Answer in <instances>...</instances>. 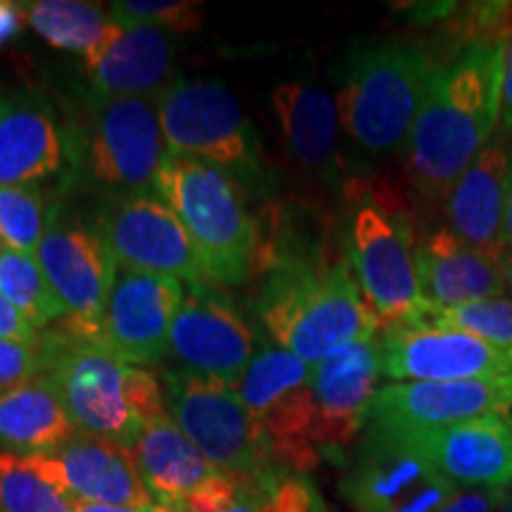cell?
<instances>
[{
	"mask_svg": "<svg viewBox=\"0 0 512 512\" xmlns=\"http://www.w3.org/2000/svg\"><path fill=\"white\" fill-rule=\"evenodd\" d=\"M441 64L432 48L401 38L358 43L339 69V124L358 150L392 157L406 150Z\"/></svg>",
	"mask_w": 512,
	"mask_h": 512,
	"instance_id": "3957f363",
	"label": "cell"
},
{
	"mask_svg": "<svg viewBox=\"0 0 512 512\" xmlns=\"http://www.w3.org/2000/svg\"><path fill=\"white\" fill-rule=\"evenodd\" d=\"M46 370L41 342L24 344L0 339V394L34 380Z\"/></svg>",
	"mask_w": 512,
	"mask_h": 512,
	"instance_id": "d590c367",
	"label": "cell"
},
{
	"mask_svg": "<svg viewBox=\"0 0 512 512\" xmlns=\"http://www.w3.org/2000/svg\"><path fill=\"white\" fill-rule=\"evenodd\" d=\"M259 486L264 491L266 512H330L306 475L278 470Z\"/></svg>",
	"mask_w": 512,
	"mask_h": 512,
	"instance_id": "e575fe53",
	"label": "cell"
},
{
	"mask_svg": "<svg viewBox=\"0 0 512 512\" xmlns=\"http://www.w3.org/2000/svg\"><path fill=\"white\" fill-rule=\"evenodd\" d=\"M235 392L268 441L275 463L297 475L320 463L323 456L313 441L316 411L309 363L264 339Z\"/></svg>",
	"mask_w": 512,
	"mask_h": 512,
	"instance_id": "ba28073f",
	"label": "cell"
},
{
	"mask_svg": "<svg viewBox=\"0 0 512 512\" xmlns=\"http://www.w3.org/2000/svg\"><path fill=\"white\" fill-rule=\"evenodd\" d=\"M36 261L67 311L60 320L64 328L105 342L102 323L117 261L107 249L100 228L69 216L55 202L48 211V226L36 249Z\"/></svg>",
	"mask_w": 512,
	"mask_h": 512,
	"instance_id": "8fae6325",
	"label": "cell"
},
{
	"mask_svg": "<svg viewBox=\"0 0 512 512\" xmlns=\"http://www.w3.org/2000/svg\"><path fill=\"white\" fill-rule=\"evenodd\" d=\"M382 377L377 337L342 347L311 368V396L316 422L313 441L320 456L342 458L366 430L370 403Z\"/></svg>",
	"mask_w": 512,
	"mask_h": 512,
	"instance_id": "2e32d148",
	"label": "cell"
},
{
	"mask_svg": "<svg viewBox=\"0 0 512 512\" xmlns=\"http://www.w3.org/2000/svg\"><path fill=\"white\" fill-rule=\"evenodd\" d=\"M501 512H512V491H510V494H505L503 505H501Z\"/></svg>",
	"mask_w": 512,
	"mask_h": 512,
	"instance_id": "bcb514c9",
	"label": "cell"
},
{
	"mask_svg": "<svg viewBox=\"0 0 512 512\" xmlns=\"http://www.w3.org/2000/svg\"><path fill=\"white\" fill-rule=\"evenodd\" d=\"M503 249H512V190H510V200H508V211H505Z\"/></svg>",
	"mask_w": 512,
	"mask_h": 512,
	"instance_id": "7bdbcfd3",
	"label": "cell"
},
{
	"mask_svg": "<svg viewBox=\"0 0 512 512\" xmlns=\"http://www.w3.org/2000/svg\"><path fill=\"white\" fill-rule=\"evenodd\" d=\"M29 465L72 501L150 508L155 498L140 479L131 451L117 441L76 432L67 444Z\"/></svg>",
	"mask_w": 512,
	"mask_h": 512,
	"instance_id": "d6986e66",
	"label": "cell"
},
{
	"mask_svg": "<svg viewBox=\"0 0 512 512\" xmlns=\"http://www.w3.org/2000/svg\"><path fill=\"white\" fill-rule=\"evenodd\" d=\"M169 152L204 159L230 176L259 169V138L221 81L174 79L157 95Z\"/></svg>",
	"mask_w": 512,
	"mask_h": 512,
	"instance_id": "30bf717a",
	"label": "cell"
},
{
	"mask_svg": "<svg viewBox=\"0 0 512 512\" xmlns=\"http://www.w3.org/2000/svg\"><path fill=\"white\" fill-rule=\"evenodd\" d=\"M271 102L294 162L332 188L342 185V124L330 93L311 81H287L275 88Z\"/></svg>",
	"mask_w": 512,
	"mask_h": 512,
	"instance_id": "d4e9b609",
	"label": "cell"
},
{
	"mask_svg": "<svg viewBox=\"0 0 512 512\" xmlns=\"http://www.w3.org/2000/svg\"><path fill=\"white\" fill-rule=\"evenodd\" d=\"M79 432L43 373L0 394V448L22 458L46 456Z\"/></svg>",
	"mask_w": 512,
	"mask_h": 512,
	"instance_id": "4316f807",
	"label": "cell"
},
{
	"mask_svg": "<svg viewBox=\"0 0 512 512\" xmlns=\"http://www.w3.org/2000/svg\"><path fill=\"white\" fill-rule=\"evenodd\" d=\"M512 399V375L458 382H389L377 389L366 425L418 432L501 413Z\"/></svg>",
	"mask_w": 512,
	"mask_h": 512,
	"instance_id": "ac0fdd59",
	"label": "cell"
},
{
	"mask_svg": "<svg viewBox=\"0 0 512 512\" xmlns=\"http://www.w3.org/2000/svg\"><path fill=\"white\" fill-rule=\"evenodd\" d=\"M512 190V138L496 136L444 195L446 228L467 245L501 252Z\"/></svg>",
	"mask_w": 512,
	"mask_h": 512,
	"instance_id": "7402d4cb",
	"label": "cell"
},
{
	"mask_svg": "<svg viewBox=\"0 0 512 512\" xmlns=\"http://www.w3.org/2000/svg\"><path fill=\"white\" fill-rule=\"evenodd\" d=\"M505 494L460 489L439 512H501Z\"/></svg>",
	"mask_w": 512,
	"mask_h": 512,
	"instance_id": "74e56055",
	"label": "cell"
},
{
	"mask_svg": "<svg viewBox=\"0 0 512 512\" xmlns=\"http://www.w3.org/2000/svg\"><path fill=\"white\" fill-rule=\"evenodd\" d=\"M69 131L34 91H12L0 100V188L38 185L55 176L69 155Z\"/></svg>",
	"mask_w": 512,
	"mask_h": 512,
	"instance_id": "603a6c76",
	"label": "cell"
},
{
	"mask_svg": "<svg viewBox=\"0 0 512 512\" xmlns=\"http://www.w3.org/2000/svg\"><path fill=\"white\" fill-rule=\"evenodd\" d=\"M95 181L121 192L155 185L166 147L157 98H100L88 102L83 136L74 143Z\"/></svg>",
	"mask_w": 512,
	"mask_h": 512,
	"instance_id": "7c38bea8",
	"label": "cell"
},
{
	"mask_svg": "<svg viewBox=\"0 0 512 512\" xmlns=\"http://www.w3.org/2000/svg\"><path fill=\"white\" fill-rule=\"evenodd\" d=\"M46 373L79 432L117 441L131 448L140 420L128 401V363L102 339H88L67 330L57 320L41 335Z\"/></svg>",
	"mask_w": 512,
	"mask_h": 512,
	"instance_id": "52a82bcc",
	"label": "cell"
},
{
	"mask_svg": "<svg viewBox=\"0 0 512 512\" xmlns=\"http://www.w3.org/2000/svg\"><path fill=\"white\" fill-rule=\"evenodd\" d=\"M498 133L512 138V29L505 38L503 53V86H501V119H498Z\"/></svg>",
	"mask_w": 512,
	"mask_h": 512,
	"instance_id": "f35d334b",
	"label": "cell"
},
{
	"mask_svg": "<svg viewBox=\"0 0 512 512\" xmlns=\"http://www.w3.org/2000/svg\"><path fill=\"white\" fill-rule=\"evenodd\" d=\"M256 316L278 347L313 368L342 347L380 332L347 256L283 261L261 273Z\"/></svg>",
	"mask_w": 512,
	"mask_h": 512,
	"instance_id": "7a4b0ae2",
	"label": "cell"
},
{
	"mask_svg": "<svg viewBox=\"0 0 512 512\" xmlns=\"http://www.w3.org/2000/svg\"><path fill=\"white\" fill-rule=\"evenodd\" d=\"M48 211L41 185L0 188V245L36 254L48 226Z\"/></svg>",
	"mask_w": 512,
	"mask_h": 512,
	"instance_id": "4dcf8cb0",
	"label": "cell"
},
{
	"mask_svg": "<svg viewBox=\"0 0 512 512\" xmlns=\"http://www.w3.org/2000/svg\"><path fill=\"white\" fill-rule=\"evenodd\" d=\"M0 294L34 328H46V325L67 316L62 302L38 266L36 254L3 247V254H0Z\"/></svg>",
	"mask_w": 512,
	"mask_h": 512,
	"instance_id": "f1b7e54d",
	"label": "cell"
},
{
	"mask_svg": "<svg viewBox=\"0 0 512 512\" xmlns=\"http://www.w3.org/2000/svg\"><path fill=\"white\" fill-rule=\"evenodd\" d=\"M24 22V3H12V0H0V48L10 46L15 38L22 34Z\"/></svg>",
	"mask_w": 512,
	"mask_h": 512,
	"instance_id": "ab89813d",
	"label": "cell"
},
{
	"mask_svg": "<svg viewBox=\"0 0 512 512\" xmlns=\"http://www.w3.org/2000/svg\"><path fill=\"white\" fill-rule=\"evenodd\" d=\"M501 415H503V420L508 422V425H510V430H512V399H510L508 403H505V406L501 408Z\"/></svg>",
	"mask_w": 512,
	"mask_h": 512,
	"instance_id": "ee69618b",
	"label": "cell"
},
{
	"mask_svg": "<svg viewBox=\"0 0 512 512\" xmlns=\"http://www.w3.org/2000/svg\"><path fill=\"white\" fill-rule=\"evenodd\" d=\"M150 508H152V505H150ZM150 508H131V505H107V503L74 501L72 512H150Z\"/></svg>",
	"mask_w": 512,
	"mask_h": 512,
	"instance_id": "60d3db41",
	"label": "cell"
},
{
	"mask_svg": "<svg viewBox=\"0 0 512 512\" xmlns=\"http://www.w3.org/2000/svg\"><path fill=\"white\" fill-rule=\"evenodd\" d=\"M164 389L169 415L216 472L261 484L285 470L273 460L233 384L178 368L166 370Z\"/></svg>",
	"mask_w": 512,
	"mask_h": 512,
	"instance_id": "8992f818",
	"label": "cell"
},
{
	"mask_svg": "<svg viewBox=\"0 0 512 512\" xmlns=\"http://www.w3.org/2000/svg\"><path fill=\"white\" fill-rule=\"evenodd\" d=\"M501 261H503V278H505V297L512 299V249H503Z\"/></svg>",
	"mask_w": 512,
	"mask_h": 512,
	"instance_id": "b9f144b4",
	"label": "cell"
},
{
	"mask_svg": "<svg viewBox=\"0 0 512 512\" xmlns=\"http://www.w3.org/2000/svg\"><path fill=\"white\" fill-rule=\"evenodd\" d=\"M152 188L188 230L207 280L226 287L245 283L254 264L256 228L233 176L204 159L169 152Z\"/></svg>",
	"mask_w": 512,
	"mask_h": 512,
	"instance_id": "5b68a950",
	"label": "cell"
},
{
	"mask_svg": "<svg viewBox=\"0 0 512 512\" xmlns=\"http://www.w3.org/2000/svg\"><path fill=\"white\" fill-rule=\"evenodd\" d=\"M344 256L380 330L418 318L427 304L418 278V240L411 214L389 190L347 183Z\"/></svg>",
	"mask_w": 512,
	"mask_h": 512,
	"instance_id": "277c9868",
	"label": "cell"
},
{
	"mask_svg": "<svg viewBox=\"0 0 512 512\" xmlns=\"http://www.w3.org/2000/svg\"><path fill=\"white\" fill-rule=\"evenodd\" d=\"M95 226L119 268L204 285L202 259L176 211L150 192H117L102 204Z\"/></svg>",
	"mask_w": 512,
	"mask_h": 512,
	"instance_id": "4fadbf2b",
	"label": "cell"
},
{
	"mask_svg": "<svg viewBox=\"0 0 512 512\" xmlns=\"http://www.w3.org/2000/svg\"><path fill=\"white\" fill-rule=\"evenodd\" d=\"M339 491L356 512H439L460 489L406 432L366 425Z\"/></svg>",
	"mask_w": 512,
	"mask_h": 512,
	"instance_id": "9c48e42d",
	"label": "cell"
},
{
	"mask_svg": "<svg viewBox=\"0 0 512 512\" xmlns=\"http://www.w3.org/2000/svg\"><path fill=\"white\" fill-rule=\"evenodd\" d=\"M166 354L183 370L238 384L256 354V332L226 294L190 285L178 309Z\"/></svg>",
	"mask_w": 512,
	"mask_h": 512,
	"instance_id": "9a60e30c",
	"label": "cell"
},
{
	"mask_svg": "<svg viewBox=\"0 0 512 512\" xmlns=\"http://www.w3.org/2000/svg\"><path fill=\"white\" fill-rule=\"evenodd\" d=\"M128 451L150 496L162 505L181 503L216 475L171 415L145 425Z\"/></svg>",
	"mask_w": 512,
	"mask_h": 512,
	"instance_id": "484cf974",
	"label": "cell"
},
{
	"mask_svg": "<svg viewBox=\"0 0 512 512\" xmlns=\"http://www.w3.org/2000/svg\"><path fill=\"white\" fill-rule=\"evenodd\" d=\"M0 339L24 344H36L38 339H41L34 325H31L29 320L3 297V294H0Z\"/></svg>",
	"mask_w": 512,
	"mask_h": 512,
	"instance_id": "8d00e7d4",
	"label": "cell"
},
{
	"mask_svg": "<svg viewBox=\"0 0 512 512\" xmlns=\"http://www.w3.org/2000/svg\"><path fill=\"white\" fill-rule=\"evenodd\" d=\"M178 512H266L264 491L252 479L216 472L188 498L171 505Z\"/></svg>",
	"mask_w": 512,
	"mask_h": 512,
	"instance_id": "d6a6232c",
	"label": "cell"
},
{
	"mask_svg": "<svg viewBox=\"0 0 512 512\" xmlns=\"http://www.w3.org/2000/svg\"><path fill=\"white\" fill-rule=\"evenodd\" d=\"M382 377L392 382H458L512 375V349L411 318L377 332Z\"/></svg>",
	"mask_w": 512,
	"mask_h": 512,
	"instance_id": "5bb4252c",
	"label": "cell"
},
{
	"mask_svg": "<svg viewBox=\"0 0 512 512\" xmlns=\"http://www.w3.org/2000/svg\"><path fill=\"white\" fill-rule=\"evenodd\" d=\"M183 297L181 280L119 268L105 306V344L128 366H155L169 349Z\"/></svg>",
	"mask_w": 512,
	"mask_h": 512,
	"instance_id": "e0dca14e",
	"label": "cell"
},
{
	"mask_svg": "<svg viewBox=\"0 0 512 512\" xmlns=\"http://www.w3.org/2000/svg\"><path fill=\"white\" fill-rule=\"evenodd\" d=\"M406 434L458 489L512 491V430L501 413Z\"/></svg>",
	"mask_w": 512,
	"mask_h": 512,
	"instance_id": "ffe728a7",
	"label": "cell"
},
{
	"mask_svg": "<svg viewBox=\"0 0 512 512\" xmlns=\"http://www.w3.org/2000/svg\"><path fill=\"white\" fill-rule=\"evenodd\" d=\"M112 19L124 24H150L164 31H195L202 24V5L188 0H121Z\"/></svg>",
	"mask_w": 512,
	"mask_h": 512,
	"instance_id": "836d02e7",
	"label": "cell"
},
{
	"mask_svg": "<svg viewBox=\"0 0 512 512\" xmlns=\"http://www.w3.org/2000/svg\"><path fill=\"white\" fill-rule=\"evenodd\" d=\"M24 15L50 46L83 57L98 46L112 24V15L102 12L100 5L81 0H34L24 3Z\"/></svg>",
	"mask_w": 512,
	"mask_h": 512,
	"instance_id": "83f0119b",
	"label": "cell"
},
{
	"mask_svg": "<svg viewBox=\"0 0 512 512\" xmlns=\"http://www.w3.org/2000/svg\"><path fill=\"white\" fill-rule=\"evenodd\" d=\"M150 512H178L176 508H171V505H162V503H155L150 508Z\"/></svg>",
	"mask_w": 512,
	"mask_h": 512,
	"instance_id": "f6af8a7d",
	"label": "cell"
},
{
	"mask_svg": "<svg viewBox=\"0 0 512 512\" xmlns=\"http://www.w3.org/2000/svg\"><path fill=\"white\" fill-rule=\"evenodd\" d=\"M83 60L93 95L157 98L171 83L174 46L169 31L112 19L107 34Z\"/></svg>",
	"mask_w": 512,
	"mask_h": 512,
	"instance_id": "44dd1931",
	"label": "cell"
},
{
	"mask_svg": "<svg viewBox=\"0 0 512 512\" xmlns=\"http://www.w3.org/2000/svg\"><path fill=\"white\" fill-rule=\"evenodd\" d=\"M505 41H479L441 64L415 119L403 166L427 200H444L460 174L496 136Z\"/></svg>",
	"mask_w": 512,
	"mask_h": 512,
	"instance_id": "6da1fadb",
	"label": "cell"
},
{
	"mask_svg": "<svg viewBox=\"0 0 512 512\" xmlns=\"http://www.w3.org/2000/svg\"><path fill=\"white\" fill-rule=\"evenodd\" d=\"M501 252L467 245L446 226L427 235L418 242V278L427 309L505 297Z\"/></svg>",
	"mask_w": 512,
	"mask_h": 512,
	"instance_id": "cb8c5ba5",
	"label": "cell"
},
{
	"mask_svg": "<svg viewBox=\"0 0 512 512\" xmlns=\"http://www.w3.org/2000/svg\"><path fill=\"white\" fill-rule=\"evenodd\" d=\"M422 318L444 328L467 332V335L494 344L498 349H512V299L494 297L467 302L451 309H425Z\"/></svg>",
	"mask_w": 512,
	"mask_h": 512,
	"instance_id": "1f68e13d",
	"label": "cell"
},
{
	"mask_svg": "<svg viewBox=\"0 0 512 512\" xmlns=\"http://www.w3.org/2000/svg\"><path fill=\"white\" fill-rule=\"evenodd\" d=\"M0 254H3V245H0Z\"/></svg>",
	"mask_w": 512,
	"mask_h": 512,
	"instance_id": "7dc6e473",
	"label": "cell"
},
{
	"mask_svg": "<svg viewBox=\"0 0 512 512\" xmlns=\"http://www.w3.org/2000/svg\"><path fill=\"white\" fill-rule=\"evenodd\" d=\"M74 501L46 482L27 458L0 451V512H72Z\"/></svg>",
	"mask_w": 512,
	"mask_h": 512,
	"instance_id": "f546056e",
	"label": "cell"
}]
</instances>
